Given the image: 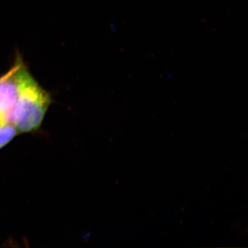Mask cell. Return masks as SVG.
Segmentation results:
<instances>
[{
    "label": "cell",
    "instance_id": "3",
    "mask_svg": "<svg viewBox=\"0 0 248 248\" xmlns=\"http://www.w3.org/2000/svg\"><path fill=\"white\" fill-rule=\"evenodd\" d=\"M18 131L12 124L8 122L0 124V150L12 141Z\"/></svg>",
    "mask_w": 248,
    "mask_h": 248
},
{
    "label": "cell",
    "instance_id": "4",
    "mask_svg": "<svg viewBox=\"0 0 248 248\" xmlns=\"http://www.w3.org/2000/svg\"><path fill=\"white\" fill-rule=\"evenodd\" d=\"M6 122V121H4V120H3L2 118H1V117H0V124L4 123V122Z\"/></svg>",
    "mask_w": 248,
    "mask_h": 248
},
{
    "label": "cell",
    "instance_id": "2",
    "mask_svg": "<svg viewBox=\"0 0 248 248\" xmlns=\"http://www.w3.org/2000/svg\"><path fill=\"white\" fill-rule=\"evenodd\" d=\"M27 71L20 55H17L11 69L0 77V117L6 122L17 102L23 78Z\"/></svg>",
    "mask_w": 248,
    "mask_h": 248
},
{
    "label": "cell",
    "instance_id": "1",
    "mask_svg": "<svg viewBox=\"0 0 248 248\" xmlns=\"http://www.w3.org/2000/svg\"><path fill=\"white\" fill-rule=\"evenodd\" d=\"M52 99L28 70L23 78L19 96L6 122L12 124L19 133L38 130L43 122Z\"/></svg>",
    "mask_w": 248,
    "mask_h": 248
}]
</instances>
